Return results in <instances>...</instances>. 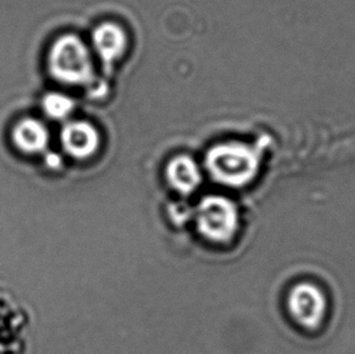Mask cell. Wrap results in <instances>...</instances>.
<instances>
[{"instance_id":"52a82bcc","label":"cell","mask_w":355,"mask_h":354,"mask_svg":"<svg viewBox=\"0 0 355 354\" xmlns=\"http://www.w3.org/2000/svg\"><path fill=\"white\" fill-rule=\"evenodd\" d=\"M15 146L24 153H42L49 144V131L46 126L33 118H24L15 125L12 130Z\"/></svg>"},{"instance_id":"9c48e42d","label":"cell","mask_w":355,"mask_h":354,"mask_svg":"<svg viewBox=\"0 0 355 354\" xmlns=\"http://www.w3.org/2000/svg\"><path fill=\"white\" fill-rule=\"evenodd\" d=\"M44 112L49 118L55 120L66 119L74 110V101L61 92H50L42 101Z\"/></svg>"},{"instance_id":"3957f363","label":"cell","mask_w":355,"mask_h":354,"mask_svg":"<svg viewBox=\"0 0 355 354\" xmlns=\"http://www.w3.org/2000/svg\"><path fill=\"white\" fill-rule=\"evenodd\" d=\"M238 221L236 204L225 196H205L198 206V228L212 242L231 240L238 230Z\"/></svg>"},{"instance_id":"8992f818","label":"cell","mask_w":355,"mask_h":354,"mask_svg":"<svg viewBox=\"0 0 355 354\" xmlns=\"http://www.w3.org/2000/svg\"><path fill=\"white\" fill-rule=\"evenodd\" d=\"M92 43L103 62L112 63L124 53L128 38L118 24L106 22L94 31Z\"/></svg>"},{"instance_id":"7a4b0ae2","label":"cell","mask_w":355,"mask_h":354,"mask_svg":"<svg viewBox=\"0 0 355 354\" xmlns=\"http://www.w3.org/2000/svg\"><path fill=\"white\" fill-rule=\"evenodd\" d=\"M49 71L56 81L68 85L92 82V60L85 43L77 35L66 34L53 44L48 56Z\"/></svg>"},{"instance_id":"ba28073f","label":"cell","mask_w":355,"mask_h":354,"mask_svg":"<svg viewBox=\"0 0 355 354\" xmlns=\"http://www.w3.org/2000/svg\"><path fill=\"white\" fill-rule=\"evenodd\" d=\"M166 176L171 186L183 194L192 193L202 182L200 170L191 157L180 155L168 163Z\"/></svg>"},{"instance_id":"277c9868","label":"cell","mask_w":355,"mask_h":354,"mask_svg":"<svg viewBox=\"0 0 355 354\" xmlns=\"http://www.w3.org/2000/svg\"><path fill=\"white\" fill-rule=\"evenodd\" d=\"M288 305L293 319L307 329H317L327 317V296L320 287L311 283H301L293 287Z\"/></svg>"},{"instance_id":"5b68a950","label":"cell","mask_w":355,"mask_h":354,"mask_svg":"<svg viewBox=\"0 0 355 354\" xmlns=\"http://www.w3.org/2000/svg\"><path fill=\"white\" fill-rule=\"evenodd\" d=\"M63 149L74 158L92 157L100 146L97 130L87 121H71L61 133Z\"/></svg>"},{"instance_id":"6da1fadb","label":"cell","mask_w":355,"mask_h":354,"mask_svg":"<svg viewBox=\"0 0 355 354\" xmlns=\"http://www.w3.org/2000/svg\"><path fill=\"white\" fill-rule=\"evenodd\" d=\"M207 170L223 185H248L259 171V157L256 149L239 142L217 144L207 154Z\"/></svg>"}]
</instances>
